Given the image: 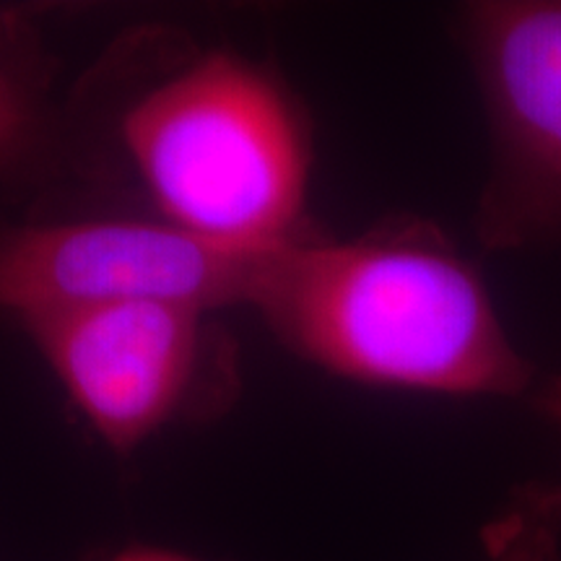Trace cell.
I'll use <instances>...</instances> for the list:
<instances>
[{
    "label": "cell",
    "mask_w": 561,
    "mask_h": 561,
    "mask_svg": "<svg viewBox=\"0 0 561 561\" xmlns=\"http://www.w3.org/2000/svg\"><path fill=\"white\" fill-rule=\"evenodd\" d=\"M252 312L305 362L371 388L517 396L533 385L479 268L430 221L286 244Z\"/></svg>",
    "instance_id": "cell-1"
},
{
    "label": "cell",
    "mask_w": 561,
    "mask_h": 561,
    "mask_svg": "<svg viewBox=\"0 0 561 561\" xmlns=\"http://www.w3.org/2000/svg\"><path fill=\"white\" fill-rule=\"evenodd\" d=\"M276 250L227 248L159 216L13 224L0 227V314L136 301L252 310Z\"/></svg>",
    "instance_id": "cell-3"
},
{
    "label": "cell",
    "mask_w": 561,
    "mask_h": 561,
    "mask_svg": "<svg viewBox=\"0 0 561 561\" xmlns=\"http://www.w3.org/2000/svg\"><path fill=\"white\" fill-rule=\"evenodd\" d=\"M121 138L159 219L240 250L314 237L310 130L284 83L242 55L214 50L146 89Z\"/></svg>",
    "instance_id": "cell-2"
},
{
    "label": "cell",
    "mask_w": 561,
    "mask_h": 561,
    "mask_svg": "<svg viewBox=\"0 0 561 561\" xmlns=\"http://www.w3.org/2000/svg\"><path fill=\"white\" fill-rule=\"evenodd\" d=\"M89 430L115 455L198 411L221 385L214 314L178 305H104L16 320Z\"/></svg>",
    "instance_id": "cell-5"
},
{
    "label": "cell",
    "mask_w": 561,
    "mask_h": 561,
    "mask_svg": "<svg viewBox=\"0 0 561 561\" xmlns=\"http://www.w3.org/2000/svg\"><path fill=\"white\" fill-rule=\"evenodd\" d=\"M110 561H198L193 557H185L180 551L159 549V546H130V549L117 551Z\"/></svg>",
    "instance_id": "cell-9"
},
{
    "label": "cell",
    "mask_w": 561,
    "mask_h": 561,
    "mask_svg": "<svg viewBox=\"0 0 561 561\" xmlns=\"http://www.w3.org/2000/svg\"><path fill=\"white\" fill-rule=\"evenodd\" d=\"M491 138L476 229L486 250L561 242V0H486L460 11Z\"/></svg>",
    "instance_id": "cell-4"
},
{
    "label": "cell",
    "mask_w": 561,
    "mask_h": 561,
    "mask_svg": "<svg viewBox=\"0 0 561 561\" xmlns=\"http://www.w3.org/2000/svg\"><path fill=\"white\" fill-rule=\"evenodd\" d=\"M561 538V489L533 483L483 528L491 561H557Z\"/></svg>",
    "instance_id": "cell-7"
},
{
    "label": "cell",
    "mask_w": 561,
    "mask_h": 561,
    "mask_svg": "<svg viewBox=\"0 0 561 561\" xmlns=\"http://www.w3.org/2000/svg\"><path fill=\"white\" fill-rule=\"evenodd\" d=\"M533 403H536L538 411L546 413V416L557 421L561 426V375L549 377V380L538 385L536 396H533Z\"/></svg>",
    "instance_id": "cell-8"
},
{
    "label": "cell",
    "mask_w": 561,
    "mask_h": 561,
    "mask_svg": "<svg viewBox=\"0 0 561 561\" xmlns=\"http://www.w3.org/2000/svg\"><path fill=\"white\" fill-rule=\"evenodd\" d=\"M50 117L39 89L16 58L0 47V180L26 182L50 157Z\"/></svg>",
    "instance_id": "cell-6"
}]
</instances>
